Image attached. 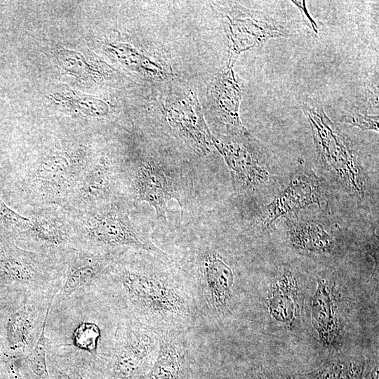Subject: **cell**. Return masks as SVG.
Returning <instances> with one entry per match:
<instances>
[{
    "label": "cell",
    "mask_w": 379,
    "mask_h": 379,
    "mask_svg": "<svg viewBox=\"0 0 379 379\" xmlns=\"http://www.w3.org/2000/svg\"><path fill=\"white\" fill-rule=\"evenodd\" d=\"M121 318L95 284L52 302L44 327L47 359L96 373L111 356Z\"/></svg>",
    "instance_id": "cell-1"
},
{
    "label": "cell",
    "mask_w": 379,
    "mask_h": 379,
    "mask_svg": "<svg viewBox=\"0 0 379 379\" xmlns=\"http://www.w3.org/2000/svg\"><path fill=\"white\" fill-rule=\"evenodd\" d=\"M95 284L107 295L121 318L137 322L181 324L191 306L178 285L161 271L135 259L114 262Z\"/></svg>",
    "instance_id": "cell-2"
},
{
    "label": "cell",
    "mask_w": 379,
    "mask_h": 379,
    "mask_svg": "<svg viewBox=\"0 0 379 379\" xmlns=\"http://www.w3.org/2000/svg\"><path fill=\"white\" fill-rule=\"evenodd\" d=\"M300 103L310 125L320 163L348 192L362 197L366 187L365 174L349 140L319 103L310 99Z\"/></svg>",
    "instance_id": "cell-3"
},
{
    "label": "cell",
    "mask_w": 379,
    "mask_h": 379,
    "mask_svg": "<svg viewBox=\"0 0 379 379\" xmlns=\"http://www.w3.org/2000/svg\"><path fill=\"white\" fill-rule=\"evenodd\" d=\"M212 141L229 168L237 192L254 194L270 182L274 171L269 153L249 132L217 134Z\"/></svg>",
    "instance_id": "cell-4"
},
{
    "label": "cell",
    "mask_w": 379,
    "mask_h": 379,
    "mask_svg": "<svg viewBox=\"0 0 379 379\" xmlns=\"http://www.w3.org/2000/svg\"><path fill=\"white\" fill-rule=\"evenodd\" d=\"M83 227L79 248L105 251L109 248L128 247L168 258V254L118 208L107 207L88 212L83 218Z\"/></svg>",
    "instance_id": "cell-5"
},
{
    "label": "cell",
    "mask_w": 379,
    "mask_h": 379,
    "mask_svg": "<svg viewBox=\"0 0 379 379\" xmlns=\"http://www.w3.org/2000/svg\"><path fill=\"white\" fill-rule=\"evenodd\" d=\"M56 293H24L6 307L4 348L22 359L36 345Z\"/></svg>",
    "instance_id": "cell-6"
},
{
    "label": "cell",
    "mask_w": 379,
    "mask_h": 379,
    "mask_svg": "<svg viewBox=\"0 0 379 379\" xmlns=\"http://www.w3.org/2000/svg\"><path fill=\"white\" fill-rule=\"evenodd\" d=\"M159 342L145 326L121 318L107 365L114 379H135L153 354Z\"/></svg>",
    "instance_id": "cell-7"
},
{
    "label": "cell",
    "mask_w": 379,
    "mask_h": 379,
    "mask_svg": "<svg viewBox=\"0 0 379 379\" xmlns=\"http://www.w3.org/2000/svg\"><path fill=\"white\" fill-rule=\"evenodd\" d=\"M177 171L154 159H145L136 166L132 179L135 201L146 202L155 211L157 218L166 222L168 203L175 199L182 206Z\"/></svg>",
    "instance_id": "cell-8"
},
{
    "label": "cell",
    "mask_w": 379,
    "mask_h": 379,
    "mask_svg": "<svg viewBox=\"0 0 379 379\" xmlns=\"http://www.w3.org/2000/svg\"><path fill=\"white\" fill-rule=\"evenodd\" d=\"M325 200L319 178L311 171L297 172L286 188L265 204L258 214V222L268 227L284 216H291L310 205L319 206Z\"/></svg>",
    "instance_id": "cell-9"
},
{
    "label": "cell",
    "mask_w": 379,
    "mask_h": 379,
    "mask_svg": "<svg viewBox=\"0 0 379 379\" xmlns=\"http://www.w3.org/2000/svg\"><path fill=\"white\" fill-rule=\"evenodd\" d=\"M82 152H55L44 158L31 171L30 185L46 198L59 197L76 187L84 166Z\"/></svg>",
    "instance_id": "cell-10"
},
{
    "label": "cell",
    "mask_w": 379,
    "mask_h": 379,
    "mask_svg": "<svg viewBox=\"0 0 379 379\" xmlns=\"http://www.w3.org/2000/svg\"><path fill=\"white\" fill-rule=\"evenodd\" d=\"M63 281L53 303H58L77 290L91 285L106 274L113 263L107 251L77 248L63 258Z\"/></svg>",
    "instance_id": "cell-11"
},
{
    "label": "cell",
    "mask_w": 379,
    "mask_h": 379,
    "mask_svg": "<svg viewBox=\"0 0 379 379\" xmlns=\"http://www.w3.org/2000/svg\"><path fill=\"white\" fill-rule=\"evenodd\" d=\"M232 41V54L228 65L241 52L269 39L286 36V29L278 22L259 11L235 10L227 15Z\"/></svg>",
    "instance_id": "cell-12"
},
{
    "label": "cell",
    "mask_w": 379,
    "mask_h": 379,
    "mask_svg": "<svg viewBox=\"0 0 379 379\" xmlns=\"http://www.w3.org/2000/svg\"><path fill=\"white\" fill-rule=\"evenodd\" d=\"M211 102L218 121L227 135H241L248 131L239 115L241 86L231 66L220 72L211 86Z\"/></svg>",
    "instance_id": "cell-13"
},
{
    "label": "cell",
    "mask_w": 379,
    "mask_h": 379,
    "mask_svg": "<svg viewBox=\"0 0 379 379\" xmlns=\"http://www.w3.org/2000/svg\"><path fill=\"white\" fill-rule=\"evenodd\" d=\"M337 291L331 281L317 278V286L311 300V317L320 342L326 347H336L340 340Z\"/></svg>",
    "instance_id": "cell-14"
},
{
    "label": "cell",
    "mask_w": 379,
    "mask_h": 379,
    "mask_svg": "<svg viewBox=\"0 0 379 379\" xmlns=\"http://www.w3.org/2000/svg\"><path fill=\"white\" fill-rule=\"evenodd\" d=\"M301 293L298 278L291 269L279 270L272 279L266 298L270 316L276 322L292 326L300 317Z\"/></svg>",
    "instance_id": "cell-15"
},
{
    "label": "cell",
    "mask_w": 379,
    "mask_h": 379,
    "mask_svg": "<svg viewBox=\"0 0 379 379\" xmlns=\"http://www.w3.org/2000/svg\"><path fill=\"white\" fill-rule=\"evenodd\" d=\"M201 272L212 305L218 310L226 309L230 302L234 274L229 263L215 251L204 253Z\"/></svg>",
    "instance_id": "cell-16"
},
{
    "label": "cell",
    "mask_w": 379,
    "mask_h": 379,
    "mask_svg": "<svg viewBox=\"0 0 379 379\" xmlns=\"http://www.w3.org/2000/svg\"><path fill=\"white\" fill-rule=\"evenodd\" d=\"M287 226L289 241L298 250L314 253H331L335 249L333 236L319 222L290 218Z\"/></svg>",
    "instance_id": "cell-17"
},
{
    "label": "cell",
    "mask_w": 379,
    "mask_h": 379,
    "mask_svg": "<svg viewBox=\"0 0 379 379\" xmlns=\"http://www.w3.org/2000/svg\"><path fill=\"white\" fill-rule=\"evenodd\" d=\"M364 366V361L358 357L338 355L299 376L300 379H361Z\"/></svg>",
    "instance_id": "cell-18"
},
{
    "label": "cell",
    "mask_w": 379,
    "mask_h": 379,
    "mask_svg": "<svg viewBox=\"0 0 379 379\" xmlns=\"http://www.w3.org/2000/svg\"><path fill=\"white\" fill-rule=\"evenodd\" d=\"M182 348L177 339L173 337L163 338L159 342L149 379H175L181 368Z\"/></svg>",
    "instance_id": "cell-19"
},
{
    "label": "cell",
    "mask_w": 379,
    "mask_h": 379,
    "mask_svg": "<svg viewBox=\"0 0 379 379\" xmlns=\"http://www.w3.org/2000/svg\"><path fill=\"white\" fill-rule=\"evenodd\" d=\"M114 179V171L110 161H100L81 180L79 186V197L86 203L105 197L110 191Z\"/></svg>",
    "instance_id": "cell-20"
},
{
    "label": "cell",
    "mask_w": 379,
    "mask_h": 379,
    "mask_svg": "<svg viewBox=\"0 0 379 379\" xmlns=\"http://www.w3.org/2000/svg\"><path fill=\"white\" fill-rule=\"evenodd\" d=\"M18 360L29 379H51L48 368L44 328L33 350Z\"/></svg>",
    "instance_id": "cell-21"
},
{
    "label": "cell",
    "mask_w": 379,
    "mask_h": 379,
    "mask_svg": "<svg viewBox=\"0 0 379 379\" xmlns=\"http://www.w3.org/2000/svg\"><path fill=\"white\" fill-rule=\"evenodd\" d=\"M0 220L7 227L21 232H27L32 226V220L11 209L0 199Z\"/></svg>",
    "instance_id": "cell-22"
},
{
    "label": "cell",
    "mask_w": 379,
    "mask_h": 379,
    "mask_svg": "<svg viewBox=\"0 0 379 379\" xmlns=\"http://www.w3.org/2000/svg\"><path fill=\"white\" fill-rule=\"evenodd\" d=\"M342 123L356 126L364 131L378 132L379 119L378 115H367L360 113H350L341 118Z\"/></svg>",
    "instance_id": "cell-23"
},
{
    "label": "cell",
    "mask_w": 379,
    "mask_h": 379,
    "mask_svg": "<svg viewBox=\"0 0 379 379\" xmlns=\"http://www.w3.org/2000/svg\"><path fill=\"white\" fill-rule=\"evenodd\" d=\"M251 379H300L299 375L274 368H262Z\"/></svg>",
    "instance_id": "cell-24"
},
{
    "label": "cell",
    "mask_w": 379,
    "mask_h": 379,
    "mask_svg": "<svg viewBox=\"0 0 379 379\" xmlns=\"http://www.w3.org/2000/svg\"><path fill=\"white\" fill-rule=\"evenodd\" d=\"M361 379H379L378 359H373L365 364Z\"/></svg>",
    "instance_id": "cell-25"
},
{
    "label": "cell",
    "mask_w": 379,
    "mask_h": 379,
    "mask_svg": "<svg viewBox=\"0 0 379 379\" xmlns=\"http://www.w3.org/2000/svg\"><path fill=\"white\" fill-rule=\"evenodd\" d=\"M22 294V293L0 290V312L13 303Z\"/></svg>",
    "instance_id": "cell-26"
},
{
    "label": "cell",
    "mask_w": 379,
    "mask_h": 379,
    "mask_svg": "<svg viewBox=\"0 0 379 379\" xmlns=\"http://www.w3.org/2000/svg\"><path fill=\"white\" fill-rule=\"evenodd\" d=\"M292 2L297 6L299 8L302 16H303V20L306 19L305 20L309 23L310 25V27L311 29H312V30L315 32V33H317L318 32V27H317V23L315 22V21H314L312 20V18H311V16L309 14V12L306 8V5H305V1H292Z\"/></svg>",
    "instance_id": "cell-27"
}]
</instances>
